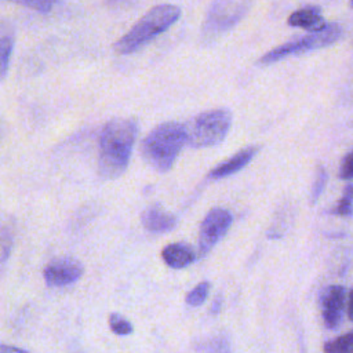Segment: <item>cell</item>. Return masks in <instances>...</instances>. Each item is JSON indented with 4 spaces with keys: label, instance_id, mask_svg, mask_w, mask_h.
<instances>
[{
    "label": "cell",
    "instance_id": "cell-13",
    "mask_svg": "<svg viewBox=\"0 0 353 353\" xmlns=\"http://www.w3.org/2000/svg\"><path fill=\"white\" fill-rule=\"evenodd\" d=\"M161 258L170 268L182 269L194 261V252L183 243H171L161 250Z\"/></svg>",
    "mask_w": 353,
    "mask_h": 353
},
{
    "label": "cell",
    "instance_id": "cell-3",
    "mask_svg": "<svg viewBox=\"0 0 353 353\" xmlns=\"http://www.w3.org/2000/svg\"><path fill=\"white\" fill-rule=\"evenodd\" d=\"M181 17V8L174 4H159L152 7L123 37L114 43L119 54H131L156 36L165 32Z\"/></svg>",
    "mask_w": 353,
    "mask_h": 353
},
{
    "label": "cell",
    "instance_id": "cell-18",
    "mask_svg": "<svg viewBox=\"0 0 353 353\" xmlns=\"http://www.w3.org/2000/svg\"><path fill=\"white\" fill-rule=\"evenodd\" d=\"M211 284L208 281H201L199 283L193 290H190L185 298L186 303L189 306H200L208 296L210 294Z\"/></svg>",
    "mask_w": 353,
    "mask_h": 353
},
{
    "label": "cell",
    "instance_id": "cell-16",
    "mask_svg": "<svg viewBox=\"0 0 353 353\" xmlns=\"http://www.w3.org/2000/svg\"><path fill=\"white\" fill-rule=\"evenodd\" d=\"M323 350L324 353H353V330L327 341Z\"/></svg>",
    "mask_w": 353,
    "mask_h": 353
},
{
    "label": "cell",
    "instance_id": "cell-8",
    "mask_svg": "<svg viewBox=\"0 0 353 353\" xmlns=\"http://www.w3.org/2000/svg\"><path fill=\"white\" fill-rule=\"evenodd\" d=\"M83 272L84 268L80 261L70 256H61L47 263L43 276L50 287H63L77 281Z\"/></svg>",
    "mask_w": 353,
    "mask_h": 353
},
{
    "label": "cell",
    "instance_id": "cell-5",
    "mask_svg": "<svg viewBox=\"0 0 353 353\" xmlns=\"http://www.w3.org/2000/svg\"><path fill=\"white\" fill-rule=\"evenodd\" d=\"M342 36V29L338 23H327L325 28H323L319 32L309 33L305 37H301L298 40H292L288 43H284L270 51H268L261 59L259 63H272L276 61H280L285 57L306 52L310 50H317L321 47L331 46L332 43L338 41Z\"/></svg>",
    "mask_w": 353,
    "mask_h": 353
},
{
    "label": "cell",
    "instance_id": "cell-26",
    "mask_svg": "<svg viewBox=\"0 0 353 353\" xmlns=\"http://www.w3.org/2000/svg\"><path fill=\"white\" fill-rule=\"evenodd\" d=\"M219 307H221V296H218L214 302H212V306H211V313L215 314L219 312Z\"/></svg>",
    "mask_w": 353,
    "mask_h": 353
},
{
    "label": "cell",
    "instance_id": "cell-6",
    "mask_svg": "<svg viewBox=\"0 0 353 353\" xmlns=\"http://www.w3.org/2000/svg\"><path fill=\"white\" fill-rule=\"evenodd\" d=\"M247 1H215L211 4L204 21L205 34H218L233 28L247 12Z\"/></svg>",
    "mask_w": 353,
    "mask_h": 353
},
{
    "label": "cell",
    "instance_id": "cell-9",
    "mask_svg": "<svg viewBox=\"0 0 353 353\" xmlns=\"http://www.w3.org/2000/svg\"><path fill=\"white\" fill-rule=\"evenodd\" d=\"M321 316L324 325L328 330H336L343 317L345 305H346V290L342 285H328L320 299Z\"/></svg>",
    "mask_w": 353,
    "mask_h": 353
},
{
    "label": "cell",
    "instance_id": "cell-7",
    "mask_svg": "<svg viewBox=\"0 0 353 353\" xmlns=\"http://www.w3.org/2000/svg\"><path fill=\"white\" fill-rule=\"evenodd\" d=\"M233 216L229 210L216 207L207 212L199 230V254L205 255L226 234Z\"/></svg>",
    "mask_w": 353,
    "mask_h": 353
},
{
    "label": "cell",
    "instance_id": "cell-10",
    "mask_svg": "<svg viewBox=\"0 0 353 353\" xmlns=\"http://www.w3.org/2000/svg\"><path fill=\"white\" fill-rule=\"evenodd\" d=\"M142 225L146 230L153 233H167L176 225V218L165 211L160 204L149 205L141 215Z\"/></svg>",
    "mask_w": 353,
    "mask_h": 353
},
{
    "label": "cell",
    "instance_id": "cell-24",
    "mask_svg": "<svg viewBox=\"0 0 353 353\" xmlns=\"http://www.w3.org/2000/svg\"><path fill=\"white\" fill-rule=\"evenodd\" d=\"M0 353H28V352H25L22 349H18V347H14V346L0 343Z\"/></svg>",
    "mask_w": 353,
    "mask_h": 353
},
{
    "label": "cell",
    "instance_id": "cell-19",
    "mask_svg": "<svg viewBox=\"0 0 353 353\" xmlns=\"http://www.w3.org/2000/svg\"><path fill=\"white\" fill-rule=\"evenodd\" d=\"M109 327L117 335H130L132 332V324L119 313L109 316Z\"/></svg>",
    "mask_w": 353,
    "mask_h": 353
},
{
    "label": "cell",
    "instance_id": "cell-14",
    "mask_svg": "<svg viewBox=\"0 0 353 353\" xmlns=\"http://www.w3.org/2000/svg\"><path fill=\"white\" fill-rule=\"evenodd\" d=\"M15 30L10 21L0 19V81L6 77L14 48Z\"/></svg>",
    "mask_w": 353,
    "mask_h": 353
},
{
    "label": "cell",
    "instance_id": "cell-1",
    "mask_svg": "<svg viewBox=\"0 0 353 353\" xmlns=\"http://www.w3.org/2000/svg\"><path fill=\"white\" fill-rule=\"evenodd\" d=\"M138 125L134 119L109 120L99 137V172L106 179L120 176L128 167Z\"/></svg>",
    "mask_w": 353,
    "mask_h": 353
},
{
    "label": "cell",
    "instance_id": "cell-17",
    "mask_svg": "<svg viewBox=\"0 0 353 353\" xmlns=\"http://www.w3.org/2000/svg\"><path fill=\"white\" fill-rule=\"evenodd\" d=\"M338 216H352L353 215V183L345 186L341 200L338 204L330 211Z\"/></svg>",
    "mask_w": 353,
    "mask_h": 353
},
{
    "label": "cell",
    "instance_id": "cell-23",
    "mask_svg": "<svg viewBox=\"0 0 353 353\" xmlns=\"http://www.w3.org/2000/svg\"><path fill=\"white\" fill-rule=\"evenodd\" d=\"M339 176L342 179H353V150L345 156V159L341 163L339 168Z\"/></svg>",
    "mask_w": 353,
    "mask_h": 353
},
{
    "label": "cell",
    "instance_id": "cell-15",
    "mask_svg": "<svg viewBox=\"0 0 353 353\" xmlns=\"http://www.w3.org/2000/svg\"><path fill=\"white\" fill-rule=\"evenodd\" d=\"M17 233L15 218L7 212L0 214V263L6 262L11 254Z\"/></svg>",
    "mask_w": 353,
    "mask_h": 353
},
{
    "label": "cell",
    "instance_id": "cell-2",
    "mask_svg": "<svg viewBox=\"0 0 353 353\" xmlns=\"http://www.w3.org/2000/svg\"><path fill=\"white\" fill-rule=\"evenodd\" d=\"M185 143V125L176 121H165L154 127L143 138L141 154L152 168L159 172H167L174 165Z\"/></svg>",
    "mask_w": 353,
    "mask_h": 353
},
{
    "label": "cell",
    "instance_id": "cell-25",
    "mask_svg": "<svg viewBox=\"0 0 353 353\" xmlns=\"http://www.w3.org/2000/svg\"><path fill=\"white\" fill-rule=\"evenodd\" d=\"M347 316L353 321V290L349 292V299H347Z\"/></svg>",
    "mask_w": 353,
    "mask_h": 353
},
{
    "label": "cell",
    "instance_id": "cell-20",
    "mask_svg": "<svg viewBox=\"0 0 353 353\" xmlns=\"http://www.w3.org/2000/svg\"><path fill=\"white\" fill-rule=\"evenodd\" d=\"M327 183V171L324 170V167H319L317 168V174H316V179L312 188V193H310V200L312 203H316L320 197V194L323 193L324 188Z\"/></svg>",
    "mask_w": 353,
    "mask_h": 353
},
{
    "label": "cell",
    "instance_id": "cell-22",
    "mask_svg": "<svg viewBox=\"0 0 353 353\" xmlns=\"http://www.w3.org/2000/svg\"><path fill=\"white\" fill-rule=\"evenodd\" d=\"M17 4L33 8V10L40 11V12H48L51 10V7L54 6V1H50V0H21V1H17Z\"/></svg>",
    "mask_w": 353,
    "mask_h": 353
},
{
    "label": "cell",
    "instance_id": "cell-27",
    "mask_svg": "<svg viewBox=\"0 0 353 353\" xmlns=\"http://www.w3.org/2000/svg\"><path fill=\"white\" fill-rule=\"evenodd\" d=\"M350 7H352V8H353V1H350Z\"/></svg>",
    "mask_w": 353,
    "mask_h": 353
},
{
    "label": "cell",
    "instance_id": "cell-11",
    "mask_svg": "<svg viewBox=\"0 0 353 353\" xmlns=\"http://www.w3.org/2000/svg\"><path fill=\"white\" fill-rule=\"evenodd\" d=\"M256 152H258L256 146H248V148L239 150L232 157H229L228 160L222 161L215 168H212L208 174V178L219 179V178H225V176H229V175L240 171L254 159Z\"/></svg>",
    "mask_w": 353,
    "mask_h": 353
},
{
    "label": "cell",
    "instance_id": "cell-4",
    "mask_svg": "<svg viewBox=\"0 0 353 353\" xmlns=\"http://www.w3.org/2000/svg\"><path fill=\"white\" fill-rule=\"evenodd\" d=\"M232 124V113L228 109H212L197 114L188 125L186 143L193 148L214 146L225 139Z\"/></svg>",
    "mask_w": 353,
    "mask_h": 353
},
{
    "label": "cell",
    "instance_id": "cell-21",
    "mask_svg": "<svg viewBox=\"0 0 353 353\" xmlns=\"http://www.w3.org/2000/svg\"><path fill=\"white\" fill-rule=\"evenodd\" d=\"M205 353H232V346L225 335H218L211 339V342L207 345Z\"/></svg>",
    "mask_w": 353,
    "mask_h": 353
},
{
    "label": "cell",
    "instance_id": "cell-12",
    "mask_svg": "<svg viewBox=\"0 0 353 353\" xmlns=\"http://www.w3.org/2000/svg\"><path fill=\"white\" fill-rule=\"evenodd\" d=\"M287 23L292 28H303L310 33L319 32L327 25L321 15V10L317 6H306L294 11L288 17Z\"/></svg>",
    "mask_w": 353,
    "mask_h": 353
}]
</instances>
